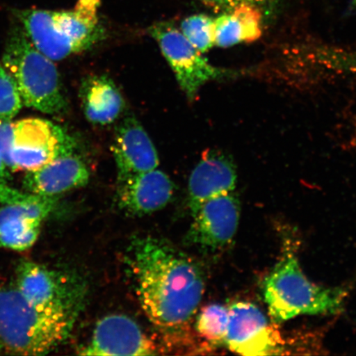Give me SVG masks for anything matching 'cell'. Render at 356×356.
<instances>
[{"label":"cell","mask_w":356,"mask_h":356,"mask_svg":"<svg viewBox=\"0 0 356 356\" xmlns=\"http://www.w3.org/2000/svg\"><path fill=\"white\" fill-rule=\"evenodd\" d=\"M129 266L147 317L166 333L189 323L204 292V274L195 262L163 240H134Z\"/></svg>","instance_id":"6da1fadb"},{"label":"cell","mask_w":356,"mask_h":356,"mask_svg":"<svg viewBox=\"0 0 356 356\" xmlns=\"http://www.w3.org/2000/svg\"><path fill=\"white\" fill-rule=\"evenodd\" d=\"M74 314L31 304L17 289H0V348L40 355L56 348L72 328Z\"/></svg>","instance_id":"7a4b0ae2"},{"label":"cell","mask_w":356,"mask_h":356,"mask_svg":"<svg viewBox=\"0 0 356 356\" xmlns=\"http://www.w3.org/2000/svg\"><path fill=\"white\" fill-rule=\"evenodd\" d=\"M100 0H79L73 10H28L16 13L20 28L33 46L53 61L92 48L104 35Z\"/></svg>","instance_id":"3957f363"},{"label":"cell","mask_w":356,"mask_h":356,"mask_svg":"<svg viewBox=\"0 0 356 356\" xmlns=\"http://www.w3.org/2000/svg\"><path fill=\"white\" fill-rule=\"evenodd\" d=\"M264 300L275 323L300 315L335 314L343 309L347 296L343 287H326L306 277L291 247L266 277Z\"/></svg>","instance_id":"277c9868"},{"label":"cell","mask_w":356,"mask_h":356,"mask_svg":"<svg viewBox=\"0 0 356 356\" xmlns=\"http://www.w3.org/2000/svg\"><path fill=\"white\" fill-rule=\"evenodd\" d=\"M2 65L15 79L24 104L49 115L69 108L54 61L33 46L20 26L7 43Z\"/></svg>","instance_id":"5b68a950"},{"label":"cell","mask_w":356,"mask_h":356,"mask_svg":"<svg viewBox=\"0 0 356 356\" xmlns=\"http://www.w3.org/2000/svg\"><path fill=\"white\" fill-rule=\"evenodd\" d=\"M74 138L59 124L41 118L15 122L10 169L38 170L62 155L74 152Z\"/></svg>","instance_id":"8992f818"},{"label":"cell","mask_w":356,"mask_h":356,"mask_svg":"<svg viewBox=\"0 0 356 356\" xmlns=\"http://www.w3.org/2000/svg\"><path fill=\"white\" fill-rule=\"evenodd\" d=\"M164 57L175 73L181 90L193 100L200 88L224 74L195 49L179 29L168 22H160L149 29Z\"/></svg>","instance_id":"52a82bcc"},{"label":"cell","mask_w":356,"mask_h":356,"mask_svg":"<svg viewBox=\"0 0 356 356\" xmlns=\"http://www.w3.org/2000/svg\"><path fill=\"white\" fill-rule=\"evenodd\" d=\"M225 344L239 355H269L282 354L283 341L259 308L252 302H237L229 307Z\"/></svg>","instance_id":"ba28073f"},{"label":"cell","mask_w":356,"mask_h":356,"mask_svg":"<svg viewBox=\"0 0 356 356\" xmlns=\"http://www.w3.org/2000/svg\"><path fill=\"white\" fill-rule=\"evenodd\" d=\"M22 297L42 308L76 314L81 296L78 284L65 275L32 261L22 262L16 286Z\"/></svg>","instance_id":"9c48e42d"},{"label":"cell","mask_w":356,"mask_h":356,"mask_svg":"<svg viewBox=\"0 0 356 356\" xmlns=\"http://www.w3.org/2000/svg\"><path fill=\"white\" fill-rule=\"evenodd\" d=\"M240 211L234 191L209 200L193 216L188 241L207 250L224 248L237 233Z\"/></svg>","instance_id":"30bf717a"},{"label":"cell","mask_w":356,"mask_h":356,"mask_svg":"<svg viewBox=\"0 0 356 356\" xmlns=\"http://www.w3.org/2000/svg\"><path fill=\"white\" fill-rule=\"evenodd\" d=\"M55 206V197L35 195L26 202L0 207V245L24 251L37 241L42 222Z\"/></svg>","instance_id":"8fae6325"},{"label":"cell","mask_w":356,"mask_h":356,"mask_svg":"<svg viewBox=\"0 0 356 356\" xmlns=\"http://www.w3.org/2000/svg\"><path fill=\"white\" fill-rule=\"evenodd\" d=\"M152 341L127 316H106L97 323L92 340L79 354L83 355H155Z\"/></svg>","instance_id":"7c38bea8"},{"label":"cell","mask_w":356,"mask_h":356,"mask_svg":"<svg viewBox=\"0 0 356 356\" xmlns=\"http://www.w3.org/2000/svg\"><path fill=\"white\" fill-rule=\"evenodd\" d=\"M111 151L119 181L159 167V155L152 140L132 115L124 118L115 129Z\"/></svg>","instance_id":"4fadbf2b"},{"label":"cell","mask_w":356,"mask_h":356,"mask_svg":"<svg viewBox=\"0 0 356 356\" xmlns=\"http://www.w3.org/2000/svg\"><path fill=\"white\" fill-rule=\"evenodd\" d=\"M236 181L232 159L218 151L204 153L189 178L188 204L193 216L209 200L233 193Z\"/></svg>","instance_id":"5bb4252c"},{"label":"cell","mask_w":356,"mask_h":356,"mask_svg":"<svg viewBox=\"0 0 356 356\" xmlns=\"http://www.w3.org/2000/svg\"><path fill=\"white\" fill-rule=\"evenodd\" d=\"M173 193L175 186L170 178L156 168L119 181L118 199L124 211L145 216L165 207Z\"/></svg>","instance_id":"9a60e30c"},{"label":"cell","mask_w":356,"mask_h":356,"mask_svg":"<svg viewBox=\"0 0 356 356\" xmlns=\"http://www.w3.org/2000/svg\"><path fill=\"white\" fill-rule=\"evenodd\" d=\"M89 177L86 163L73 152L60 156L38 170L26 172L24 185L29 193L56 197L86 186Z\"/></svg>","instance_id":"2e32d148"},{"label":"cell","mask_w":356,"mask_h":356,"mask_svg":"<svg viewBox=\"0 0 356 356\" xmlns=\"http://www.w3.org/2000/svg\"><path fill=\"white\" fill-rule=\"evenodd\" d=\"M79 97L89 122L105 126L122 113L124 101L113 80L105 75H91L83 80Z\"/></svg>","instance_id":"e0dca14e"},{"label":"cell","mask_w":356,"mask_h":356,"mask_svg":"<svg viewBox=\"0 0 356 356\" xmlns=\"http://www.w3.org/2000/svg\"><path fill=\"white\" fill-rule=\"evenodd\" d=\"M264 12L256 6L243 4L213 19L215 46L226 48L261 38Z\"/></svg>","instance_id":"ac0fdd59"},{"label":"cell","mask_w":356,"mask_h":356,"mask_svg":"<svg viewBox=\"0 0 356 356\" xmlns=\"http://www.w3.org/2000/svg\"><path fill=\"white\" fill-rule=\"evenodd\" d=\"M229 323V308L221 305H211L200 312L197 321L200 335L212 344L225 343Z\"/></svg>","instance_id":"d6986e66"},{"label":"cell","mask_w":356,"mask_h":356,"mask_svg":"<svg viewBox=\"0 0 356 356\" xmlns=\"http://www.w3.org/2000/svg\"><path fill=\"white\" fill-rule=\"evenodd\" d=\"M180 31L188 41L200 53L215 47L213 19L204 15H193L181 22Z\"/></svg>","instance_id":"ffe728a7"},{"label":"cell","mask_w":356,"mask_h":356,"mask_svg":"<svg viewBox=\"0 0 356 356\" xmlns=\"http://www.w3.org/2000/svg\"><path fill=\"white\" fill-rule=\"evenodd\" d=\"M24 105L15 79L0 64V121H12Z\"/></svg>","instance_id":"44dd1931"},{"label":"cell","mask_w":356,"mask_h":356,"mask_svg":"<svg viewBox=\"0 0 356 356\" xmlns=\"http://www.w3.org/2000/svg\"><path fill=\"white\" fill-rule=\"evenodd\" d=\"M204 6L220 12H229L236 7L249 4L256 6L265 13H270L277 6V0H199Z\"/></svg>","instance_id":"7402d4cb"},{"label":"cell","mask_w":356,"mask_h":356,"mask_svg":"<svg viewBox=\"0 0 356 356\" xmlns=\"http://www.w3.org/2000/svg\"><path fill=\"white\" fill-rule=\"evenodd\" d=\"M15 122L0 121V154L4 163L10 169V153L13 135H15Z\"/></svg>","instance_id":"603a6c76"},{"label":"cell","mask_w":356,"mask_h":356,"mask_svg":"<svg viewBox=\"0 0 356 356\" xmlns=\"http://www.w3.org/2000/svg\"><path fill=\"white\" fill-rule=\"evenodd\" d=\"M34 195L29 193H22L7 185V182L0 181V204H1L26 202L33 198Z\"/></svg>","instance_id":"cb8c5ba5"},{"label":"cell","mask_w":356,"mask_h":356,"mask_svg":"<svg viewBox=\"0 0 356 356\" xmlns=\"http://www.w3.org/2000/svg\"><path fill=\"white\" fill-rule=\"evenodd\" d=\"M8 169L1 154H0V181L7 182L8 178L10 177V173H8Z\"/></svg>","instance_id":"d4e9b609"},{"label":"cell","mask_w":356,"mask_h":356,"mask_svg":"<svg viewBox=\"0 0 356 356\" xmlns=\"http://www.w3.org/2000/svg\"><path fill=\"white\" fill-rule=\"evenodd\" d=\"M353 6L356 8V0H353Z\"/></svg>","instance_id":"484cf974"}]
</instances>
